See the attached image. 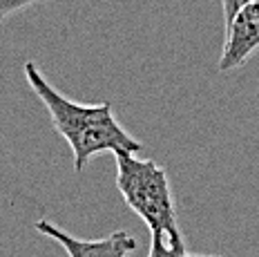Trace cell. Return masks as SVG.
Instances as JSON below:
<instances>
[{
	"instance_id": "6da1fadb",
	"label": "cell",
	"mask_w": 259,
	"mask_h": 257,
	"mask_svg": "<svg viewBox=\"0 0 259 257\" xmlns=\"http://www.w3.org/2000/svg\"><path fill=\"white\" fill-rule=\"evenodd\" d=\"M25 76L29 88L34 90L36 96L50 112L54 130L72 148L74 170L76 173H83L90 159L101 152L139 154L143 150L141 143L118 123L114 112H112V105L107 101L88 105L67 99L42 76L34 61L25 63Z\"/></svg>"
},
{
	"instance_id": "7a4b0ae2",
	"label": "cell",
	"mask_w": 259,
	"mask_h": 257,
	"mask_svg": "<svg viewBox=\"0 0 259 257\" xmlns=\"http://www.w3.org/2000/svg\"><path fill=\"white\" fill-rule=\"evenodd\" d=\"M116 186L123 199L145 222L150 233H165L175 244H183L172 190L165 170L152 159L132 152H116Z\"/></svg>"
},
{
	"instance_id": "3957f363",
	"label": "cell",
	"mask_w": 259,
	"mask_h": 257,
	"mask_svg": "<svg viewBox=\"0 0 259 257\" xmlns=\"http://www.w3.org/2000/svg\"><path fill=\"white\" fill-rule=\"evenodd\" d=\"M259 50V0H250L226 23V45L217 72L241 67Z\"/></svg>"
},
{
	"instance_id": "277c9868",
	"label": "cell",
	"mask_w": 259,
	"mask_h": 257,
	"mask_svg": "<svg viewBox=\"0 0 259 257\" xmlns=\"http://www.w3.org/2000/svg\"><path fill=\"white\" fill-rule=\"evenodd\" d=\"M36 230L61 244L69 257H130L137 250V239L125 230H116L103 239H78L52 224L50 219H38Z\"/></svg>"
},
{
	"instance_id": "5b68a950",
	"label": "cell",
	"mask_w": 259,
	"mask_h": 257,
	"mask_svg": "<svg viewBox=\"0 0 259 257\" xmlns=\"http://www.w3.org/2000/svg\"><path fill=\"white\" fill-rule=\"evenodd\" d=\"M148 257H186V246L175 244L165 233H152Z\"/></svg>"
},
{
	"instance_id": "8992f818",
	"label": "cell",
	"mask_w": 259,
	"mask_h": 257,
	"mask_svg": "<svg viewBox=\"0 0 259 257\" xmlns=\"http://www.w3.org/2000/svg\"><path fill=\"white\" fill-rule=\"evenodd\" d=\"M40 0H0V23L7 20L9 16H14L16 12H23L29 5H36Z\"/></svg>"
},
{
	"instance_id": "52a82bcc",
	"label": "cell",
	"mask_w": 259,
	"mask_h": 257,
	"mask_svg": "<svg viewBox=\"0 0 259 257\" xmlns=\"http://www.w3.org/2000/svg\"><path fill=\"white\" fill-rule=\"evenodd\" d=\"M248 3H250V0H221V7H224V20H226V23H228V20L233 18V16L239 12L244 5H248Z\"/></svg>"
},
{
	"instance_id": "ba28073f",
	"label": "cell",
	"mask_w": 259,
	"mask_h": 257,
	"mask_svg": "<svg viewBox=\"0 0 259 257\" xmlns=\"http://www.w3.org/2000/svg\"><path fill=\"white\" fill-rule=\"evenodd\" d=\"M186 257H214V255H190V253H186Z\"/></svg>"
}]
</instances>
